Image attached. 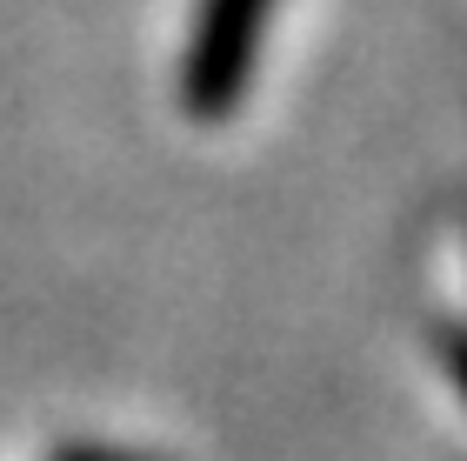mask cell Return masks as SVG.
Masks as SVG:
<instances>
[{
  "instance_id": "cell-1",
  "label": "cell",
  "mask_w": 467,
  "mask_h": 461,
  "mask_svg": "<svg viewBox=\"0 0 467 461\" xmlns=\"http://www.w3.org/2000/svg\"><path fill=\"white\" fill-rule=\"evenodd\" d=\"M281 0H201L181 47V108L187 120H227L261 74V47Z\"/></svg>"
},
{
  "instance_id": "cell-2",
  "label": "cell",
  "mask_w": 467,
  "mask_h": 461,
  "mask_svg": "<svg viewBox=\"0 0 467 461\" xmlns=\"http://www.w3.org/2000/svg\"><path fill=\"white\" fill-rule=\"evenodd\" d=\"M54 461H161V455H147V448H114V442H67Z\"/></svg>"
}]
</instances>
